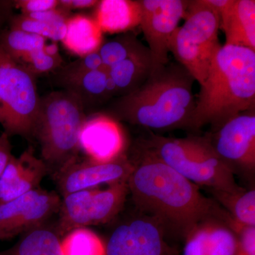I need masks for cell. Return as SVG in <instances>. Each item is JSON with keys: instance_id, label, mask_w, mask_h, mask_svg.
Segmentation results:
<instances>
[{"instance_id": "9a60e30c", "label": "cell", "mask_w": 255, "mask_h": 255, "mask_svg": "<svg viewBox=\"0 0 255 255\" xmlns=\"http://www.w3.org/2000/svg\"><path fill=\"white\" fill-rule=\"evenodd\" d=\"M48 174L46 164L35 156L31 147L18 157L12 155L0 176V204L38 189Z\"/></svg>"}, {"instance_id": "9c48e42d", "label": "cell", "mask_w": 255, "mask_h": 255, "mask_svg": "<svg viewBox=\"0 0 255 255\" xmlns=\"http://www.w3.org/2000/svg\"><path fill=\"white\" fill-rule=\"evenodd\" d=\"M105 244L107 255H182L157 221L135 210L114 228Z\"/></svg>"}, {"instance_id": "f546056e", "label": "cell", "mask_w": 255, "mask_h": 255, "mask_svg": "<svg viewBox=\"0 0 255 255\" xmlns=\"http://www.w3.org/2000/svg\"><path fill=\"white\" fill-rule=\"evenodd\" d=\"M210 221L199 224L184 240L182 255H206V243Z\"/></svg>"}, {"instance_id": "2e32d148", "label": "cell", "mask_w": 255, "mask_h": 255, "mask_svg": "<svg viewBox=\"0 0 255 255\" xmlns=\"http://www.w3.org/2000/svg\"><path fill=\"white\" fill-rule=\"evenodd\" d=\"M219 16L225 45L255 50V0H231Z\"/></svg>"}, {"instance_id": "7a4b0ae2", "label": "cell", "mask_w": 255, "mask_h": 255, "mask_svg": "<svg viewBox=\"0 0 255 255\" xmlns=\"http://www.w3.org/2000/svg\"><path fill=\"white\" fill-rule=\"evenodd\" d=\"M194 81L182 65L169 61L152 71L136 90L119 97L111 107L110 117L155 130H191Z\"/></svg>"}, {"instance_id": "8fae6325", "label": "cell", "mask_w": 255, "mask_h": 255, "mask_svg": "<svg viewBox=\"0 0 255 255\" xmlns=\"http://www.w3.org/2000/svg\"><path fill=\"white\" fill-rule=\"evenodd\" d=\"M61 198L39 187L0 204V241L12 239L44 226L59 212Z\"/></svg>"}, {"instance_id": "4316f807", "label": "cell", "mask_w": 255, "mask_h": 255, "mask_svg": "<svg viewBox=\"0 0 255 255\" xmlns=\"http://www.w3.org/2000/svg\"><path fill=\"white\" fill-rule=\"evenodd\" d=\"M9 27L33 33L53 41H61L66 32V25L57 26L28 17L26 15H15L9 18ZM67 24V23H66Z\"/></svg>"}, {"instance_id": "1f68e13d", "label": "cell", "mask_w": 255, "mask_h": 255, "mask_svg": "<svg viewBox=\"0 0 255 255\" xmlns=\"http://www.w3.org/2000/svg\"><path fill=\"white\" fill-rule=\"evenodd\" d=\"M13 3L23 14L48 11L57 9L59 6L58 0H19L13 1Z\"/></svg>"}, {"instance_id": "ac0fdd59", "label": "cell", "mask_w": 255, "mask_h": 255, "mask_svg": "<svg viewBox=\"0 0 255 255\" xmlns=\"http://www.w3.org/2000/svg\"><path fill=\"white\" fill-rule=\"evenodd\" d=\"M115 88V96L122 97L138 88L150 76L152 71V62L150 50L145 47L107 69Z\"/></svg>"}, {"instance_id": "4fadbf2b", "label": "cell", "mask_w": 255, "mask_h": 255, "mask_svg": "<svg viewBox=\"0 0 255 255\" xmlns=\"http://www.w3.org/2000/svg\"><path fill=\"white\" fill-rule=\"evenodd\" d=\"M133 169L131 159L127 155L106 163L78 159L60 172L53 179L61 195L93 189L102 184L128 181Z\"/></svg>"}, {"instance_id": "7c38bea8", "label": "cell", "mask_w": 255, "mask_h": 255, "mask_svg": "<svg viewBox=\"0 0 255 255\" xmlns=\"http://www.w3.org/2000/svg\"><path fill=\"white\" fill-rule=\"evenodd\" d=\"M140 20L139 26L152 58V71L169 62L171 38L184 17L189 1L184 0H139Z\"/></svg>"}, {"instance_id": "7402d4cb", "label": "cell", "mask_w": 255, "mask_h": 255, "mask_svg": "<svg viewBox=\"0 0 255 255\" xmlns=\"http://www.w3.org/2000/svg\"><path fill=\"white\" fill-rule=\"evenodd\" d=\"M214 199L242 226L255 227V189L241 187L233 192L209 191Z\"/></svg>"}, {"instance_id": "e0dca14e", "label": "cell", "mask_w": 255, "mask_h": 255, "mask_svg": "<svg viewBox=\"0 0 255 255\" xmlns=\"http://www.w3.org/2000/svg\"><path fill=\"white\" fill-rule=\"evenodd\" d=\"M139 0H102L97 5L95 18L102 33H122L139 26Z\"/></svg>"}, {"instance_id": "3957f363", "label": "cell", "mask_w": 255, "mask_h": 255, "mask_svg": "<svg viewBox=\"0 0 255 255\" xmlns=\"http://www.w3.org/2000/svg\"><path fill=\"white\" fill-rule=\"evenodd\" d=\"M255 50L221 46L201 85L191 119V130L206 125L211 132L244 112L255 110Z\"/></svg>"}, {"instance_id": "52a82bcc", "label": "cell", "mask_w": 255, "mask_h": 255, "mask_svg": "<svg viewBox=\"0 0 255 255\" xmlns=\"http://www.w3.org/2000/svg\"><path fill=\"white\" fill-rule=\"evenodd\" d=\"M34 77L0 47V125L9 137H33L41 100Z\"/></svg>"}, {"instance_id": "83f0119b", "label": "cell", "mask_w": 255, "mask_h": 255, "mask_svg": "<svg viewBox=\"0 0 255 255\" xmlns=\"http://www.w3.org/2000/svg\"><path fill=\"white\" fill-rule=\"evenodd\" d=\"M61 63L60 56L48 55L43 48L32 52L20 64L35 75L53 71L58 68Z\"/></svg>"}, {"instance_id": "ba28073f", "label": "cell", "mask_w": 255, "mask_h": 255, "mask_svg": "<svg viewBox=\"0 0 255 255\" xmlns=\"http://www.w3.org/2000/svg\"><path fill=\"white\" fill-rule=\"evenodd\" d=\"M129 195L128 181L63 196L55 228L60 238L73 230L110 223L123 210Z\"/></svg>"}, {"instance_id": "836d02e7", "label": "cell", "mask_w": 255, "mask_h": 255, "mask_svg": "<svg viewBox=\"0 0 255 255\" xmlns=\"http://www.w3.org/2000/svg\"><path fill=\"white\" fill-rule=\"evenodd\" d=\"M99 1L96 0H61L59 7L68 11L69 9H85L97 6Z\"/></svg>"}, {"instance_id": "cb8c5ba5", "label": "cell", "mask_w": 255, "mask_h": 255, "mask_svg": "<svg viewBox=\"0 0 255 255\" xmlns=\"http://www.w3.org/2000/svg\"><path fill=\"white\" fill-rule=\"evenodd\" d=\"M62 255H107L105 242L87 228L67 233L60 241Z\"/></svg>"}, {"instance_id": "8992f818", "label": "cell", "mask_w": 255, "mask_h": 255, "mask_svg": "<svg viewBox=\"0 0 255 255\" xmlns=\"http://www.w3.org/2000/svg\"><path fill=\"white\" fill-rule=\"evenodd\" d=\"M185 23L175 30L169 51L178 63L202 85L211 62L221 48L219 42L220 16L204 0L189 1Z\"/></svg>"}, {"instance_id": "603a6c76", "label": "cell", "mask_w": 255, "mask_h": 255, "mask_svg": "<svg viewBox=\"0 0 255 255\" xmlns=\"http://www.w3.org/2000/svg\"><path fill=\"white\" fill-rule=\"evenodd\" d=\"M46 40L38 35L9 27L0 31V47L18 63L32 52L43 48Z\"/></svg>"}, {"instance_id": "4dcf8cb0", "label": "cell", "mask_w": 255, "mask_h": 255, "mask_svg": "<svg viewBox=\"0 0 255 255\" xmlns=\"http://www.w3.org/2000/svg\"><path fill=\"white\" fill-rule=\"evenodd\" d=\"M234 229L239 237L236 255H255V227L237 224Z\"/></svg>"}, {"instance_id": "5bb4252c", "label": "cell", "mask_w": 255, "mask_h": 255, "mask_svg": "<svg viewBox=\"0 0 255 255\" xmlns=\"http://www.w3.org/2000/svg\"><path fill=\"white\" fill-rule=\"evenodd\" d=\"M79 144L87 159L106 163L125 155L127 139L118 121L107 114H96L87 117L82 124Z\"/></svg>"}, {"instance_id": "277c9868", "label": "cell", "mask_w": 255, "mask_h": 255, "mask_svg": "<svg viewBox=\"0 0 255 255\" xmlns=\"http://www.w3.org/2000/svg\"><path fill=\"white\" fill-rule=\"evenodd\" d=\"M87 118L81 101L68 90L40 100L33 137L41 146V159L55 178L79 159V137Z\"/></svg>"}, {"instance_id": "f1b7e54d", "label": "cell", "mask_w": 255, "mask_h": 255, "mask_svg": "<svg viewBox=\"0 0 255 255\" xmlns=\"http://www.w3.org/2000/svg\"><path fill=\"white\" fill-rule=\"evenodd\" d=\"M105 68L98 51L82 57L80 59L69 65L64 68L61 73L63 83L75 78L78 75L92 70Z\"/></svg>"}, {"instance_id": "5b68a950", "label": "cell", "mask_w": 255, "mask_h": 255, "mask_svg": "<svg viewBox=\"0 0 255 255\" xmlns=\"http://www.w3.org/2000/svg\"><path fill=\"white\" fill-rule=\"evenodd\" d=\"M139 150L158 159L174 171L208 191L233 192L241 187L234 174L215 152L209 134L184 138L149 135L138 144Z\"/></svg>"}, {"instance_id": "d4e9b609", "label": "cell", "mask_w": 255, "mask_h": 255, "mask_svg": "<svg viewBox=\"0 0 255 255\" xmlns=\"http://www.w3.org/2000/svg\"><path fill=\"white\" fill-rule=\"evenodd\" d=\"M145 46L132 32L103 42L99 54L105 68L109 69L143 49Z\"/></svg>"}, {"instance_id": "ffe728a7", "label": "cell", "mask_w": 255, "mask_h": 255, "mask_svg": "<svg viewBox=\"0 0 255 255\" xmlns=\"http://www.w3.org/2000/svg\"><path fill=\"white\" fill-rule=\"evenodd\" d=\"M63 84L66 90L80 99L85 108L87 105H100L115 97L113 82L105 68L82 73Z\"/></svg>"}, {"instance_id": "30bf717a", "label": "cell", "mask_w": 255, "mask_h": 255, "mask_svg": "<svg viewBox=\"0 0 255 255\" xmlns=\"http://www.w3.org/2000/svg\"><path fill=\"white\" fill-rule=\"evenodd\" d=\"M209 135L215 152L233 174L253 182L255 175V110L240 114Z\"/></svg>"}, {"instance_id": "484cf974", "label": "cell", "mask_w": 255, "mask_h": 255, "mask_svg": "<svg viewBox=\"0 0 255 255\" xmlns=\"http://www.w3.org/2000/svg\"><path fill=\"white\" fill-rule=\"evenodd\" d=\"M239 237L234 226L223 221H210L206 255H236Z\"/></svg>"}, {"instance_id": "d6a6232c", "label": "cell", "mask_w": 255, "mask_h": 255, "mask_svg": "<svg viewBox=\"0 0 255 255\" xmlns=\"http://www.w3.org/2000/svg\"><path fill=\"white\" fill-rule=\"evenodd\" d=\"M11 150L12 147L9 141V137L3 132L0 135V176L4 172L9 159L12 157Z\"/></svg>"}, {"instance_id": "d6986e66", "label": "cell", "mask_w": 255, "mask_h": 255, "mask_svg": "<svg viewBox=\"0 0 255 255\" xmlns=\"http://www.w3.org/2000/svg\"><path fill=\"white\" fill-rule=\"evenodd\" d=\"M63 46L80 58L98 51L103 43V33L95 18L85 14L68 18Z\"/></svg>"}, {"instance_id": "44dd1931", "label": "cell", "mask_w": 255, "mask_h": 255, "mask_svg": "<svg viewBox=\"0 0 255 255\" xmlns=\"http://www.w3.org/2000/svg\"><path fill=\"white\" fill-rule=\"evenodd\" d=\"M22 234L17 243L0 255H62L60 241L54 227L47 226Z\"/></svg>"}, {"instance_id": "6da1fadb", "label": "cell", "mask_w": 255, "mask_h": 255, "mask_svg": "<svg viewBox=\"0 0 255 255\" xmlns=\"http://www.w3.org/2000/svg\"><path fill=\"white\" fill-rule=\"evenodd\" d=\"M128 179L135 211L152 218L167 237L184 240L201 223L211 220L234 226L236 221L200 187L153 156L137 149Z\"/></svg>"}, {"instance_id": "e575fe53", "label": "cell", "mask_w": 255, "mask_h": 255, "mask_svg": "<svg viewBox=\"0 0 255 255\" xmlns=\"http://www.w3.org/2000/svg\"><path fill=\"white\" fill-rule=\"evenodd\" d=\"M43 50H44L47 54L51 55V56H60L59 50H58V46L56 43L45 45V46L43 47Z\"/></svg>"}]
</instances>
